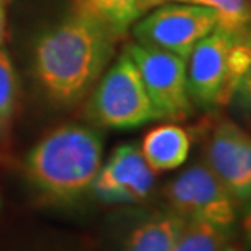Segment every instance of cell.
Segmentation results:
<instances>
[{"label":"cell","mask_w":251,"mask_h":251,"mask_svg":"<svg viewBox=\"0 0 251 251\" xmlns=\"http://www.w3.org/2000/svg\"><path fill=\"white\" fill-rule=\"evenodd\" d=\"M117 39L78 5L42 33L34 46V75L47 98L60 107L83 100L114 58Z\"/></svg>","instance_id":"cell-1"},{"label":"cell","mask_w":251,"mask_h":251,"mask_svg":"<svg viewBox=\"0 0 251 251\" xmlns=\"http://www.w3.org/2000/svg\"><path fill=\"white\" fill-rule=\"evenodd\" d=\"M102 138L83 125L49 131L26 156L25 174L42 198L70 202L84 195L102 165Z\"/></svg>","instance_id":"cell-2"},{"label":"cell","mask_w":251,"mask_h":251,"mask_svg":"<svg viewBox=\"0 0 251 251\" xmlns=\"http://www.w3.org/2000/svg\"><path fill=\"white\" fill-rule=\"evenodd\" d=\"M86 115L94 125L115 130H130L157 120L141 75L126 50L96 83Z\"/></svg>","instance_id":"cell-3"},{"label":"cell","mask_w":251,"mask_h":251,"mask_svg":"<svg viewBox=\"0 0 251 251\" xmlns=\"http://www.w3.org/2000/svg\"><path fill=\"white\" fill-rule=\"evenodd\" d=\"M125 50L141 75L157 119H186L193 110L186 86V58L136 41Z\"/></svg>","instance_id":"cell-4"},{"label":"cell","mask_w":251,"mask_h":251,"mask_svg":"<svg viewBox=\"0 0 251 251\" xmlns=\"http://www.w3.org/2000/svg\"><path fill=\"white\" fill-rule=\"evenodd\" d=\"M217 28L212 10L195 3L164 2L133 25L136 42L169 50L188 60L202 37Z\"/></svg>","instance_id":"cell-5"},{"label":"cell","mask_w":251,"mask_h":251,"mask_svg":"<svg viewBox=\"0 0 251 251\" xmlns=\"http://www.w3.org/2000/svg\"><path fill=\"white\" fill-rule=\"evenodd\" d=\"M165 198L170 211L186 222H204L232 232L237 219V200L207 164H195L183 170L167 185Z\"/></svg>","instance_id":"cell-6"},{"label":"cell","mask_w":251,"mask_h":251,"mask_svg":"<svg viewBox=\"0 0 251 251\" xmlns=\"http://www.w3.org/2000/svg\"><path fill=\"white\" fill-rule=\"evenodd\" d=\"M207 167L237 201L251 200V135L230 120L214 126L207 141Z\"/></svg>","instance_id":"cell-7"},{"label":"cell","mask_w":251,"mask_h":251,"mask_svg":"<svg viewBox=\"0 0 251 251\" xmlns=\"http://www.w3.org/2000/svg\"><path fill=\"white\" fill-rule=\"evenodd\" d=\"M235 36L221 28L198 42L186 60V86L193 105L209 110L219 107L227 57Z\"/></svg>","instance_id":"cell-8"},{"label":"cell","mask_w":251,"mask_h":251,"mask_svg":"<svg viewBox=\"0 0 251 251\" xmlns=\"http://www.w3.org/2000/svg\"><path fill=\"white\" fill-rule=\"evenodd\" d=\"M154 185V172L135 144H122L93 181V191L105 202H140L146 200Z\"/></svg>","instance_id":"cell-9"},{"label":"cell","mask_w":251,"mask_h":251,"mask_svg":"<svg viewBox=\"0 0 251 251\" xmlns=\"http://www.w3.org/2000/svg\"><path fill=\"white\" fill-rule=\"evenodd\" d=\"M190 135L175 124H164L149 130L143 138L141 154L152 172L178 169L188 159Z\"/></svg>","instance_id":"cell-10"},{"label":"cell","mask_w":251,"mask_h":251,"mask_svg":"<svg viewBox=\"0 0 251 251\" xmlns=\"http://www.w3.org/2000/svg\"><path fill=\"white\" fill-rule=\"evenodd\" d=\"M186 221L174 211L156 212L136 222L122 240L120 251H170Z\"/></svg>","instance_id":"cell-11"},{"label":"cell","mask_w":251,"mask_h":251,"mask_svg":"<svg viewBox=\"0 0 251 251\" xmlns=\"http://www.w3.org/2000/svg\"><path fill=\"white\" fill-rule=\"evenodd\" d=\"M76 5L122 37L144 15L143 0H76Z\"/></svg>","instance_id":"cell-12"},{"label":"cell","mask_w":251,"mask_h":251,"mask_svg":"<svg viewBox=\"0 0 251 251\" xmlns=\"http://www.w3.org/2000/svg\"><path fill=\"white\" fill-rule=\"evenodd\" d=\"M195 3L212 10L217 17V28L233 36L243 34L251 25V3L248 0H167Z\"/></svg>","instance_id":"cell-13"},{"label":"cell","mask_w":251,"mask_h":251,"mask_svg":"<svg viewBox=\"0 0 251 251\" xmlns=\"http://www.w3.org/2000/svg\"><path fill=\"white\" fill-rule=\"evenodd\" d=\"M18 96V76L8 52L0 47V143L8 140L12 131Z\"/></svg>","instance_id":"cell-14"},{"label":"cell","mask_w":251,"mask_h":251,"mask_svg":"<svg viewBox=\"0 0 251 251\" xmlns=\"http://www.w3.org/2000/svg\"><path fill=\"white\" fill-rule=\"evenodd\" d=\"M224 230L204 222H186L183 232L170 251H221L230 238Z\"/></svg>","instance_id":"cell-15"},{"label":"cell","mask_w":251,"mask_h":251,"mask_svg":"<svg viewBox=\"0 0 251 251\" xmlns=\"http://www.w3.org/2000/svg\"><path fill=\"white\" fill-rule=\"evenodd\" d=\"M235 94H237L238 107L251 117V65L247 70V73H245L243 79L240 81Z\"/></svg>","instance_id":"cell-16"},{"label":"cell","mask_w":251,"mask_h":251,"mask_svg":"<svg viewBox=\"0 0 251 251\" xmlns=\"http://www.w3.org/2000/svg\"><path fill=\"white\" fill-rule=\"evenodd\" d=\"M242 227H243V235H245V240L247 243L251 247V204L248 207L247 214L243 217V222H242Z\"/></svg>","instance_id":"cell-17"},{"label":"cell","mask_w":251,"mask_h":251,"mask_svg":"<svg viewBox=\"0 0 251 251\" xmlns=\"http://www.w3.org/2000/svg\"><path fill=\"white\" fill-rule=\"evenodd\" d=\"M7 2H8V0H0V47H2L3 36H5V18H7Z\"/></svg>","instance_id":"cell-18"},{"label":"cell","mask_w":251,"mask_h":251,"mask_svg":"<svg viewBox=\"0 0 251 251\" xmlns=\"http://www.w3.org/2000/svg\"><path fill=\"white\" fill-rule=\"evenodd\" d=\"M164 2H167V0H143V7H144V13L149 12V10H152L154 7H157V5H161Z\"/></svg>","instance_id":"cell-19"},{"label":"cell","mask_w":251,"mask_h":251,"mask_svg":"<svg viewBox=\"0 0 251 251\" xmlns=\"http://www.w3.org/2000/svg\"><path fill=\"white\" fill-rule=\"evenodd\" d=\"M221 251H240V250H237V248H232V247H226V248H222Z\"/></svg>","instance_id":"cell-20"},{"label":"cell","mask_w":251,"mask_h":251,"mask_svg":"<svg viewBox=\"0 0 251 251\" xmlns=\"http://www.w3.org/2000/svg\"><path fill=\"white\" fill-rule=\"evenodd\" d=\"M248 31H250V34H251V25H250V28H248Z\"/></svg>","instance_id":"cell-21"}]
</instances>
